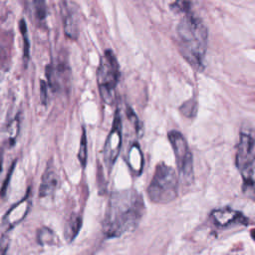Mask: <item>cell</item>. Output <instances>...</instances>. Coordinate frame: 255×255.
Returning a JSON list of instances; mask_svg holds the SVG:
<instances>
[{"label":"cell","instance_id":"obj_1","mask_svg":"<svg viewBox=\"0 0 255 255\" xmlns=\"http://www.w3.org/2000/svg\"><path fill=\"white\" fill-rule=\"evenodd\" d=\"M145 210L140 193L128 188L111 194L103 222V232L108 238L120 237L133 231Z\"/></svg>","mask_w":255,"mask_h":255},{"label":"cell","instance_id":"obj_2","mask_svg":"<svg viewBox=\"0 0 255 255\" xmlns=\"http://www.w3.org/2000/svg\"><path fill=\"white\" fill-rule=\"evenodd\" d=\"M182 13L176 28L177 46L183 59L195 70L201 71L208 45V30L204 22L193 13L189 4L181 1L175 4Z\"/></svg>","mask_w":255,"mask_h":255},{"label":"cell","instance_id":"obj_3","mask_svg":"<svg viewBox=\"0 0 255 255\" xmlns=\"http://www.w3.org/2000/svg\"><path fill=\"white\" fill-rule=\"evenodd\" d=\"M178 183L175 170L163 162L158 163L147 187L149 200L160 204L173 201L178 194Z\"/></svg>","mask_w":255,"mask_h":255},{"label":"cell","instance_id":"obj_4","mask_svg":"<svg viewBox=\"0 0 255 255\" xmlns=\"http://www.w3.org/2000/svg\"><path fill=\"white\" fill-rule=\"evenodd\" d=\"M120 79V67L113 51L107 50L100 60L97 70V82L103 102L113 105L116 101V90Z\"/></svg>","mask_w":255,"mask_h":255},{"label":"cell","instance_id":"obj_5","mask_svg":"<svg viewBox=\"0 0 255 255\" xmlns=\"http://www.w3.org/2000/svg\"><path fill=\"white\" fill-rule=\"evenodd\" d=\"M254 138L250 132H241L236 151V165L243 178L244 188L254 187Z\"/></svg>","mask_w":255,"mask_h":255},{"label":"cell","instance_id":"obj_6","mask_svg":"<svg viewBox=\"0 0 255 255\" xmlns=\"http://www.w3.org/2000/svg\"><path fill=\"white\" fill-rule=\"evenodd\" d=\"M167 136L174 152L180 179L185 184H189L193 179V160L187 141L177 130L169 131Z\"/></svg>","mask_w":255,"mask_h":255},{"label":"cell","instance_id":"obj_7","mask_svg":"<svg viewBox=\"0 0 255 255\" xmlns=\"http://www.w3.org/2000/svg\"><path fill=\"white\" fill-rule=\"evenodd\" d=\"M122 146V117L120 109H117L113 127L107 136L103 149V158L108 169L116 162Z\"/></svg>","mask_w":255,"mask_h":255},{"label":"cell","instance_id":"obj_8","mask_svg":"<svg viewBox=\"0 0 255 255\" xmlns=\"http://www.w3.org/2000/svg\"><path fill=\"white\" fill-rule=\"evenodd\" d=\"M63 27L66 36L76 40L80 31V10L74 2H69L63 9Z\"/></svg>","mask_w":255,"mask_h":255},{"label":"cell","instance_id":"obj_9","mask_svg":"<svg viewBox=\"0 0 255 255\" xmlns=\"http://www.w3.org/2000/svg\"><path fill=\"white\" fill-rule=\"evenodd\" d=\"M210 218L213 223L219 227H227L234 224H248V218L241 212L228 207L213 210L210 214Z\"/></svg>","mask_w":255,"mask_h":255},{"label":"cell","instance_id":"obj_10","mask_svg":"<svg viewBox=\"0 0 255 255\" xmlns=\"http://www.w3.org/2000/svg\"><path fill=\"white\" fill-rule=\"evenodd\" d=\"M58 186V176L54 166L49 163L43 173L42 181L39 188L40 197H48L54 194Z\"/></svg>","mask_w":255,"mask_h":255},{"label":"cell","instance_id":"obj_11","mask_svg":"<svg viewBox=\"0 0 255 255\" xmlns=\"http://www.w3.org/2000/svg\"><path fill=\"white\" fill-rule=\"evenodd\" d=\"M29 206H30V201L28 200V198H25L21 202H18L13 208L9 210V212L4 218L5 221H7L10 226L15 225L25 217V215L28 212Z\"/></svg>","mask_w":255,"mask_h":255},{"label":"cell","instance_id":"obj_12","mask_svg":"<svg viewBox=\"0 0 255 255\" xmlns=\"http://www.w3.org/2000/svg\"><path fill=\"white\" fill-rule=\"evenodd\" d=\"M128 165L130 169L136 173L139 174L141 172L142 166H143V159L141 151L137 144H133L131 148L128 151Z\"/></svg>","mask_w":255,"mask_h":255},{"label":"cell","instance_id":"obj_13","mask_svg":"<svg viewBox=\"0 0 255 255\" xmlns=\"http://www.w3.org/2000/svg\"><path fill=\"white\" fill-rule=\"evenodd\" d=\"M82 226V217L80 214H73L71 218L68 220L65 229V235L68 241L74 240V238L78 235Z\"/></svg>","mask_w":255,"mask_h":255},{"label":"cell","instance_id":"obj_14","mask_svg":"<svg viewBox=\"0 0 255 255\" xmlns=\"http://www.w3.org/2000/svg\"><path fill=\"white\" fill-rule=\"evenodd\" d=\"M37 239L41 245H51L55 243V234L53 231L47 227H43L38 230Z\"/></svg>","mask_w":255,"mask_h":255},{"label":"cell","instance_id":"obj_15","mask_svg":"<svg viewBox=\"0 0 255 255\" xmlns=\"http://www.w3.org/2000/svg\"><path fill=\"white\" fill-rule=\"evenodd\" d=\"M87 138H86V132L85 129H83L82 133V138H81V143H80V148L78 151V159L83 167H85L86 162H87Z\"/></svg>","mask_w":255,"mask_h":255},{"label":"cell","instance_id":"obj_16","mask_svg":"<svg viewBox=\"0 0 255 255\" xmlns=\"http://www.w3.org/2000/svg\"><path fill=\"white\" fill-rule=\"evenodd\" d=\"M33 9L36 17L39 20H43L46 16V2L45 0H32Z\"/></svg>","mask_w":255,"mask_h":255},{"label":"cell","instance_id":"obj_17","mask_svg":"<svg viewBox=\"0 0 255 255\" xmlns=\"http://www.w3.org/2000/svg\"><path fill=\"white\" fill-rule=\"evenodd\" d=\"M180 111L185 117H193L196 114V105L193 101L190 100L181 106Z\"/></svg>","mask_w":255,"mask_h":255},{"label":"cell","instance_id":"obj_18","mask_svg":"<svg viewBox=\"0 0 255 255\" xmlns=\"http://www.w3.org/2000/svg\"><path fill=\"white\" fill-rule=\"evenodd\" d=\"M20 30L24 39V57L27 59L29 57V41L27 36V27L24 20L20 21Z\"/></svg>","mask_w":255,"mask_h":255},{"label":"cell","instance_id":"obj_19","mask_svg":"<svg viewBox=\"0 0 255 255\" xmlns=\"http://www.w3.org/2000/svg\"><path fill=\"white\" fill-rule=\"evenodd\" d=\"M9 246V238L6 235H3L0 238V255H5Z\"/></svg>","mask_w":255,"mask_h":255},{"label":"cell","instance_id":"obj_20","mask_svg":"<svg viewBox=\"0 0 255 255\" xmlns=\"http://www.w3.org/2000/svg\"><path fill=\"white\" fill-rule=\"evenodd\" d=\"M10 128H10V138H14L17 135L18 130H19V121H18V119H15L11 123Z\"/></svg>","mask_w":255,"mask_h":255},{"label":"cell","instance_id":"obj_21","mask_svg":"<svg viewBox=\"0 0 255 255\" xmlns=\"http://www.w3.org/2000/svg\"><path fill=\"white\" fill-rule=\"evenodd\" d=\"M14 166H15V162L13 163L12 167L10 168L9 173H8V175H7V177H6V180H5V182L3 183V185H2V190H1V194H2V195H3V194L5 193V191H6V188H7V185H8V182H9V179H10V176H11V174H12V171H13Z\"/></svg>","mask_w":255,"mask_h":255}]
</instances>
